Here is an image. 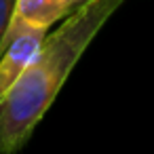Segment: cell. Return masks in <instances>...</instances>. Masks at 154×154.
Here are the masks:
<instances>
[{"label": "cell", "instance_id": "cell-1", "mask_svg": "<svg viewBox=\"0 0 154 154\" xmlns=\"http://www.w3.org/2000/svg\"><path fill=\"white\" fill-rule=\"evenodd\" d=\"M122 2L85 0L47 36L36 59L0 95V154H13L30 139L80 55Z\"/></svg>", "mask_w": 154, "mask_h": 154}, {"label": "cell", "instance_id": "cell-2", "mask_svg": "<svg viewBox=\"0 0 154 154\" xmlns=\"http://www.w3.org/2000/svg\"><path fill=\"white\" fill-rule=\"evenodd\" d=\"M47 40V28L13 17L7 36L0 45V95L21 76V72L36 59Z\"/></svg>", "mask_w": 154, "mask_h": 154}, {"label": "cell", "instance_id": "cell-4", "mask_svg": "<svg viewBox=\"0 0 154 154\" xmlns=\"http://www.w3.org/2000/svg\"><path fill=\"white\" fill-rule=\"evenodd\" d=\"M15 7H17V0H0V45H2L9 23L15 15Z\"/></svg>", "mask_w": 154, "mask_h": 154}, {"label": "cell", "instance_id": "cell-3", "mask_svg": "<svg viewBox=\"0 0 154 154\" xmlns=\"http://www.w3.org/2000/svg\"><path fill=\"white\" fill-rule=\"evenodd\" d=\"M82 2L85 0H17L13 17L49 30L55 21L66 19L72 11H76Z\"/></svg>", "mask_w": 154, "mask_h": 154}]
</instances>
